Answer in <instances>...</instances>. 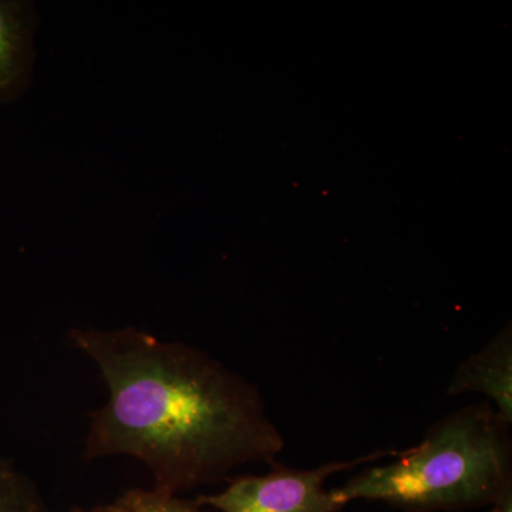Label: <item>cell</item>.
<instances>
[{
    "mask_svg": "<svg viewBox=\"0 0 512 512\" xmlns=\"http://www.w3.org/2000/svg\"><path fill=\"white\" fill-rule=\"evenodd\" d=\"M510 426L490 403L463 407L433 424L417 446L333 493L345 507L359 500L406 512L491 507L512 485Z\"/></svg>",
    "mask_w": 512,
    "mask_h": 512,
    "instance_id": "2",
    "label": "cell"
},
{
    "mask_svg": "<svg viewBox=\"0 0 512 512\" xmlns=\"http://www.w3.org/2000/svg\"><path fill=\"white\" fill-rule=\"evenodd\" d=\"M0 512H49L42 495L12 461L0 457Z\"/></svg>",
    "mask_w": 512,
    "mask_h": 512,
    "instance_id": "6",
    "label": "cell"
},
{
    "mask_svg": "<svg viewBox=\"0 0 512 512\" xmlns=\"http://www.w3.org/2000/svg\"><path fill=\"white\" fill-rule=\"evenodd\" d=\"M490 512H512V485L505 488L500 497L494 501Z\"/></svg>",
    "mask_w": 512,
    "mask_h": 512,
    "instance_id": "8",
    "label": "cell"
},
{
    "mask_svg": "<svg viewBox=\"0 0 512 512\" xmlns=\"http://www.w3.org/2000/svg\"><path fill=\"white\" fill-rule=\"evenodd\" d=\"M396 451L379 450L349 461H330L311 470L274 464L264 476L232 478L221 493L198 495L195 503L221 512H340L345 505L326 488L330 477L363 463H379Z\"/></svg>",
    "mask_w": 512,
    "mask_h": 512,
    "instance_id": "3",
    "label": "cell"
},
{
    "mask_svg": "<svg viewBox=\"0 0 512 512\" xmlns=\"http://www.w3.org/2000/svg\"><path fill=\"white\" fill-rule=\"evenodd\" d=\"M480 393L493 403L495 412L512 421V335L504 328L485 348L460 363L448 384L447 394Z\"/></svg>",
    "mask_w": 512,
    "mask_h": 512,
    "instance_id": "4",
    "label": "cell"
},
{
    "mask_svg": "<svg viewBox=\"0 0 512 512\" xmlns=\"http://www.w3.org/2000/svg\"><path fill=\"white\" fill-rule=\"evenodd\" d=\"M70 342L109 389L92 414L84 460L137 458L154 487L178 494L275 463L284 450L258 387L208 353L134 328L73 329Z\"/></svg>",
    "mask_w": 512,
    "mask_h": 512,
    "instance_id": "1",
    "label": "cell"
},
{
    "mask_svg": "<svg viewBox=\"0 0 512 512\" xmlns=\"http://www.w3.org/2000/svg\"><path fill=\"white\" fill-rule=\"evenodd\" d=\"M36 22L32 3L0 0V104L19 99L28 89Z\"/></svg>",
    "mask_w": 512,
    "mask_h": 512,
    "instance_id": "5",
    "label": "cell"
},
{
    "mask_svg": "<svg viewBox=\"0 0 512 512\" xmlns=\"http://www.w3.org/2000/svg\"><path fill=\"white\" fill-rule=\"evenodd\" d=\"M69 512H109L106 510V507H96L92 508V510H86V508H73Z\"/></svg>",
    "mask_w": 512,
    "mask_h": 512,
    "instance_id": "9",
    "label": "cell"
},
{
    "mask_svg": "<svg viewBox=\"0 0 512 512\" xmlns=\"http://www.w3.org/2000/svg\"><path fill=\"white\" fill-rule=\"evenodd\" d=\"M109 512H202L195 501L183 500L177 494L154 487L153 490L127 491L110 505Z\"/></svg>",
    "mask_w": 512,
    "mask_h": 512,
    "instance_id": "7",
    "label": "cell"
}]
</instances>
